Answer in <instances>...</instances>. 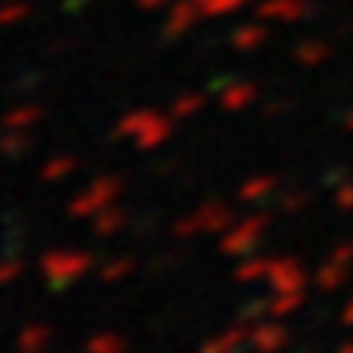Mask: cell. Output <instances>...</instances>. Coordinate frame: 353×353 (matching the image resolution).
Wrapping results in <instances>:
<instances>
[{
  "instance_id": "obj_1",
  "label": "cell",
  "mask_w": 353,
  "mask_h": 353,
  "mask_svg": "<svg viewBox=\"0 0 353 353\" xmlns=\"http://www.w3.org/2000/svg\"><path fill=\"white\" fill-rule=\"evenodd\" d=\"M90 268V257L86 254H50L47 261H43V272H47V279L54 282V285H68V282H75L82 272Z\"/></svg>"
},
{
  "instance_id": "obj_2",
  "label": "cell",
  "mask_w": 353,
  "mask_h": 353,
  "mask_svg": "<svg viewBox=\"0 0 353 353\" xmlns=\"http://www.w3.org/2000/svg\"><path fill=\"white\" fill-rule=\"evenodd\" d=\"M47 343H50V328L29 325V328H22V336H18V353H43Z\"/></svg>"
},
{
  "instance_id": "obj_3",
  "label": "cell",
  "mask_w": 353,
  "mask_h": 353,
  "mask_svg": "<svg viewBox=\"0 0 353 353\" xmlns=\"http://www.w3.org/2000/svg\"><path fill=\"white\" fill-rule=\"evenodd\" d=\"M282 343H285V332H282V328H261L257 336H254V346H257L261 353H275Z\"/></svg>"
},
{
  "instance_id": "obj_4",
  "label": "cell",
  "mask_w": 353,
  "mask_h": 353,
  "mask_svg": "<svg viewBox=\"0 0 353 353\" xmlns=\"http://www.w3.org/2000/svg\"><path fill=\"white\" fill-rule=\"evenodd\" d=\"M86 353H125V343L118 336H93L86 343Z\"/></svg>"
},
{
  "instance_id": "obj_5",
  "label": "cell",
  "mask_w": 353,
  "mask_h": 353,
  "mask_svg": "<svg viewBox=\"0 0 353 353\" xmlns=\"http://www.w3.org/2000/svg\"><path fill=\"white\" fill-rule=\"evenodd\" d=\"M239 350V336H221L214 343H207L200 353H236Z\"/></svg>"
},
{
  "instance_id": "obj_6",
  "label": "cell",
  "mask_w": 353,
  "mask_h": 353,
  "mask_svg": "<svg viewBox=\"0 0 353 353\" xmlns=\"http://www.w3.org/2000/svg\"><path fill=\"white\" fill-rule=\"evenodd\" d=\"M26 14L22 4H8V8H0V26H8V22H18V18Z\"/></svg>"
},
{
  "instance_id": "obj_7",
  "label": "cell",
  "mask_w": 353,
  "mask_h": 353,
  "mask_svg": "<svg viewBox=\"0 0 353 353\" xmlns=\"http://www.w3.org/2000/svg\"><path fill=\"white\" fill-rule=\"evenodd\" d=\"M18 272H22V264H18V261H0V285L11 282Z\"/></svg>"
},
{
  "instance_id": "obj_8",
  "label": "cell",
  "mask_w": 353,
  "mask_h": 353,
  "mask_svg": "<svg viewBox=\"0 0 353 353\" xmlns=\"http://www.w3.org/2000/svg\"><path fill=\"white\" fill-rule=\"evenodd\" d=\"M29 118H32V111H26V108H22V111H11V114H8V125H26Z\"/></svg>"
},
{
  "instance_id": "obj_9",
  "label": "cell",
  "mask_w": 353,
  "mask_h": 353,
  "mask_svg": "<svg viewBox=\"0 0 353 353\" xmlns=\"http://www.w3.org/2000/svg\"><path fill=\"white\" fill-rule=\"evenodd\" d=\"M18 147H22V136H8L4 143H0V150H8V154H11V150H18Z\"/></svg>"
},
{
  "instance_id": "obj_10",
  "label": "cell",
  "mask_w": 353,
  "mask_h": 353,
  "mask_svg": "<svg viewBox=\"0 0 353 353\" xmlns=\"http://www.w3.org/2000/svg\"><path fill=\"white\" fill-rule=\"evenodd\" d=\"M343 353H353V343H350V346H343Z\"/></svg>"
}]
</instances>
